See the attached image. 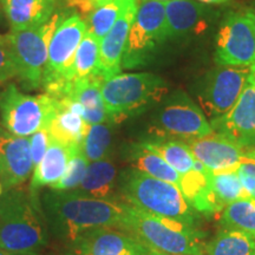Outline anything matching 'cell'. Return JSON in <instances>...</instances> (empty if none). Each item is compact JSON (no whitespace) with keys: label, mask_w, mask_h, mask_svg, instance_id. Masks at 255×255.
I'll return each instance as SVG.
<instances>
[{"label":"cell","mask_w":255,"mask_h":255,"mask_svg":"<svg viewBox=\"0 0 255 255\" xmlns=\"http://www.w3.org/2000/svg\"><path fill=\"white\" fill-rule=\"evenodd\" d=\"M40 203L49 232L69 247L75 246L81 235L91 229H121L127 210L123 200L95 199L78 190L49 189Z\"/></svg>","instance_id":"1"},{"label":"cell","mask_w":255,"mask_h":255,"mask_svg":"<svg viewBox=\"0 0 255 255\" xmlns=\"http://www.w3.org/2000/svg\"><path fill=\"white\" fill-rule=\"evenodd\" d=\"M36 196L17 189L0 196V248L14 255L41 252L47 245V225Z\"/></svg>","instance_id":"2"},{"label":"cell","mask_w":255,"mask_h":255,"mask_svg":"<svg viewBox=\"0 0 255 255\" xmlns=\"http://www.w3.org/2000/svg\"><path fill=\"white\" fill-rule=\"evenodd\" d=\"M122 231L164 255H206V234L200 227L152 215L127 203Z\"/></svg>","instance_id":"3"},{"label":"cell","mask_w":255,"mask_h":255,"mask_svg":"<svg viewBox=\"0 0 255 255\" xmlns=\"http://www.w3.org/2000/svg\"><path fill=\"white\" fill-rule=\"evenodd\" d=\"M120 194L124 202L161 218L176 220L200 227L201 214L174 184L128 169L121 175Z\"/></svg>","instance_id":"4"},{"label":"cell","mask_w":255,"mask_h":255,"mask_svg":"<svg viewBox=\"0 0 255 255\" xmlns=\"http://www.w3.org/2000/svg\"><path fill=\"white\" fill-rule=\"evenodd\" d=\"M169 94L167 82L150 72L119 73L102 83V97L110 123L141 114Z\"/></svg>","instance_id":"5"},{"label":"cell","mask_w":255,"mask_h":255,"mask_svg":"<svg viewBox=\"0 0 255 255\" xmlns=\"http://www.w3.org/2000/svg\"><path fill=\"white\" fill-rule=\"evenodd\" d=\"M87 31V20L77 12L64 18L58 25L51 39L49 58L41 82L46 95L56 100L65 97L72 84L76 52Z\"/></svg>","instance_id":"6"},{"label":"cell","mask_w":255,"mask_h":255,"mask_svg":"<svg viewBox=\"0 0 255 255\" xmlns=\"http://www.w3.org/2000/svg\"><path fill=\"white\" fill-rule=\"evenodd\" d=\"M64 18V12H55L39 27L11 31L6 36L17 63L18 77H20L28 89H37L41 85L49 58L51 39Z\"/></svg>","instance_id":"7"},{"label":"cell","mask_w":255,"mask_h":255,"mask_svg":"<svg viewBox=\"0 0 255 255\" xmlns=\"http://www.w3.org/2000/svg\"><path fill=\"white\" fill-rule=\"evenodd\" d=\"M152 132L157 138L191 141L214 132L210 122L186 92L176 90L162 100L152 121Z\"/></svg>","instance_id":"8"},{"label":"cell","mask_w":255,"mask_h":255,"mask_svg":"<svg viewBox=\"0 0 255 255\" xmlns=\"http://www.w3.org/2000/svg\"><path fill=\"white\" fill-rule=\"evenodd\" d=\"M58 105L52 96L25 95L14 85H8L0 97L2 128L12 135L30 137L49 127Z\"/></svg>","instance_id":"9"},{"label":"cell","mask_w":255,"mask_h":255,"mask_svg":"<svg viewBox=\"0 0 255 255\" xmlns=\"http://www.w3.org/2000/svg\"><path fill=\"white\" fill-rule=\"evenodd\" d=\"M165 40L168 33L164 4L141 0L128 36L122 68L132 69L149 62Z\"/></svg>","instance_id":"10"},{"label":"cell","mask_w":255,"mask_h":255,"mask_svg":"<svg viewBox=\"0 0 255 255\" xmlns=\"http://www.w3.org/2000/svg\"><path fill=\"white\" fill-rule=\"evenodd\" d=\"M214 59L218 65H255V13L242 11L226 14L216 34Z\"/></svg>","instance_id":"11"},{"label":"cell","mask_w":255,"mask_h":255,"mask_svg":"<svg viewBox=\"0 0 255 255\" xmlns=\"http://www.w3.org/2000/svg\"><path fill=\"white\" fill-rule=\"evenodd\" d=\"M251 68L218 65L201 82L197 91L200 108L209 121L221 117L237 103Z\"/></svg>","instance_id":"12"},{"label":"cell","mask_w":255,"mask_h":255,"mask_svg":"<svg viewBox=\"0 0 255 255\" xmlns=\"http://www.w3.org/2000/svg\"><path fill=\"white\" fill-rule=\"evenodd\" d=\"M214 132L227 137L245 150L255 149V65L237 103L221 117L209 121Z\"/></svg>","instance_id":"13"},{"label":"cell","mask_w":255,"mask_h":255,"mask_svg":"<svg viewBox=\"0 0 255 255\" xmlns=\"http://www.w3.org/2000/svg\"><path fill=\"white\" fill-rule=\"evenodd\" d=\"M76 255H148L152 250L119 228L91 229L72 247Z\"/></svg>","instance_id":"14"},{"label":"cell","mask_w":255,"mask_h":255,"mask_svg":"<svg viewBox=\"0 0 255 255\" xmlns=\"http://www.w3.org/2000/svg\"><path fill=\"white\" fill-rule=\"evenodd\" d=\"M33 169L30 138L12 135L0 128V183L4 189L21 186Z\"/></svg>","instance_id":"15"},{"label":"cell","mask_w":255,"mask_h":255,"mask_svg":"<svg viewBox=\"0 0 255 255\" xmlns=\"http://www.w3.org/2000/svg\"><path fill=\"white\" fill-rule=\"evenodd\" d=\"M186 143L197 161L210 173L235 171L247 154V150L216 132Z\"/></svg>","instance_id":"16"},{"label":"cell","mask_w":255,"mask_h":255,"mask_svg":"<svg viewBox=\"0 0 255 255\" xmlns=\"http://www.w3.org/2000/svg\"><path fill=\"white\" fill-rule=\"evenodd\" d=\"M164 6L168 39L200 36L209 26V11L196 0H171Z\"/></svg>","instance_id":"17"},{"label":"cell","mask_w":255,"mask_h":255,"mask_svg":"<svg viewBox=\"0 0 255 255\" xmlns=\"http://www.w3.org/2000/svg\"><path fill=\"white\" fill-rule=\"evenodd\" d=\"M139 1H135L128 6L113 28L101 40L100 64H98L97 73L103 77V81L121 73L128 36L137 13Z\"/></svg>","instance_id":"18"},{"label":"cell","mask_w":255,"mask_h":255,"mask_svg":"<svg viewBox=\"0 0 255 255\" xmlns=\"http://www.w3.org/2000/svg\"><path fill=\"white\" fill-rule=\"evenodd\" d=\"M58 102V109L47 127L51 137L65 145L82 144L90 124L83 117L81 105L69 98Z\"/></svg>","instance_id":"19"},{"label":"cell","mask_w":255,"mask_h":255,"mask_svg":"<svg viewBox=\"0 0 255 255\" xmlns=\"http://www.w3.org/2000/svg\"><path fill=\"white\" fill-rule=\"evenodd\" d=\"M102 83L103 77L100 73H92L87 78L73 82L64 97L81 105L83 117L89 124L110 123L102 97Z\"/></svg>","instance_id":"20"},{"label":"cell","mask_w":255,"mask_h":255,"mask_svg":"<svg viewBox=\"0 0 255 255\" xmlns=\"http://www.w3.org/2000/svg\"><path fill=\"white\" fill-rule=\"evenodd\" d=\"M11 31L37 28L56 12V0H1Z\"/></svg>","instance_id":"21"},{"label":"cell","mask_w":255,"mask_h":255,"mask_svg":"<svg viewBox=\"0 0 255 255\" xmlns=\"http://www.w3.org/2000/svg\"><path fill=\"white\" fill-rule=\"evenodd\" d=\"M70 152L71 145H65L52 138L43 159L33 169L30 184L32 196H36L40 188L51 187L63 177L68 168Z\"/></svg>","instance_id":"22"},{"label":"cell","mask_w":255,"mask_h":255,"mask_svg":"<svg viewBox=\"0 0 255 255\" xmlns=\"http://www.w3.org/2000/svg\"><path fill=\"white\" fill-rule=\"evenodd\" d=\"M117 187V169L114 162L104 158L101 161L90 162L87 174L76 190L85 195L101 200L115 199Z\"/></svg>","instance_id":"23"},{"label":"cell","mask_w":255,"mask_h":255,"mask_svg":"<svg viewBox=\"0 0 255 255\" xmlns=\"http://www.w3.org/2000/svg\"><path fill=\"white\" fill-rule=\"evenodd\" d=\"M139 144L161 156L180 176L191 173L201 165L186 142L170 138H156Z\"/></svg>","instance_id":"24"},{"label":"cell","mask_w":255,"mask_h":255,"mask_svg":"<svg viewBox=\"0 0 255 255\" xmlns=\"http://www.w3.org/2000/svg\"><path fill=\"white\" fill-rule=\"evenodd\" d=\"M129 162L131 163V168L136 170L148 176L174 184L180 189L181 176L177 171L174 170L161 156L144 148L139 143L133 146L130 152Z\"/></svg>","instance_id":"25"},{"label":"cell","mask_w":255,"mask_h":255,"mask_svg":"<svg viewBox=\"0 0 255 255\" xmlns=\"http://www.w3.org/2000/svg\"><path fill=\"white\" fill-rule=\"evenodd\" d=\"M206 255H255V238L232 228H221L206 246Z\"/></svg>","instance_id":"26"},{"label":"cell","mask_w":255,"mask_h":255,"mask_svg":"<svg viewBox=\"0 0 255 255\" xmlns=\"http://www.w3.org/2000/svg\"><path fill=\"white\" fill-rule=\"evenodd\" d=\"M209 180L213 196H214L216 207L219 208L220 213L226 206L231 205L235 201L251 197L242 186L240 178L235 171L210 173Z\"/></svg>","instance_id":"27"},{"label":"cell","mask_w":255,"mask_h":255,"mask_svg":"<svg viewBox=\"0 0 255 255\" xmlns=\"http://www.w3.org/2000/svg\"><path fill=\"white\" fill-rule=\"evenodd\" d=\"M222 228L239 229L255 238V199L247 197L226 206L220 213Z\"/></svg>","instance_id":"28"},{"label":"cell","mask_w":255,"mask_h":255,"mask_svg":"<svg viewBox=\"0 0 255 255\" xmlns=\"http://www.w3.org/2000/svg\"><path fill=\"white\" fill-rule=\"evenodd\" d=\"M101 40L90 31L85 32L79 44L73 63L72 83L87 78L98 71Z\"/></svg>","instance_id":"29"},{"label":"cell","mask_w":255,"mask_h":255,"mask_svg":"<svg viewBox=\"0 0 255 255\" xmlns=\"http://www.w3.org/2000/svg\"><path fill=\"white\" fill-rule=\"evenodd\" d=\"M139 0H113L109 4L95 8L87 19L88 30L102 40L123 14L130 4Z\"/></svg>","instance_id":"30"},{"label":"cell","mask_w":255,"mask_h":255,"mask_svg":"<svg viewBox=\"0 0 255 255\" xmlns=\"http://www.w3.org/2000/svg\"><path fill=\"white\" fill-rule=\"evenodd\" d=\"M111 142H113V132L109 124H90L82 143L83 152L89 162L108 158Z\"/></svg>","instance_id":"31"},{"label":"cell","mask_w":255,"mask_h":255,"mask_svg":"<svg viewBox=\"0 0 255 255\" xmlns=\"http://www.w3.org/2000/svg\"><path fill=\"white\" fill-rule=\"evenodd\" d=\"M89 163L90 162L88 161L84 152H83L82 144L71 145V152H70L69 163L65 174L63 175V177L58 182L49 187V189L56 191L76 190L82 183L83 178L85 177Z\"/></svg>","instance_id":"32"},{"label":"cell","mask_w":255,"mask_h":255,"mask_svg":"<svg viewBox=\"0 0 255 255\" xmlns=\"http://www.w3.org/2000/svg\"><path fill=\"white\" fill-rule=\"evenodd\" d=\"M235 173L250 196L255 199V149L247 151L246 157L239 164Z\"/></svg>","instance_id":"33"},{"label":"cell","mask_w":255,"mask_h":255,"mask_svg":"<svg viewBox=\"0 0 255 255\" xmlns=\"http://www.w3.org/2000/svg\"><path fill=\"white\" fill-rule=\"evenodd\" d=\"M18 77V66L7 38L0 40V83Z\"/></svg>","instance_id":"34"},{"label":"cell","mask_w":255,"mask_h":255,"mask_svg":"<svg viewBox=\"0 0 255 255\" xmlns=\"http://www.w3.org/2000/svg\"><path fill=\"white\" fill-rule=\"evenodd\" d=\"M28 138H30L32 162H33V167L36 168L40 163L41 159H43L47 149H49L50 143L52 141V137H51L49 128L46 127L40 129L36 133H33Z\"/></svg>","instance_id":"35"},{"label":"cell","mask_w":255,"mask_h":255,"mask_svg":"<svg viewBox=\"0 0 255 255\" xmlns=\"http://www.w3.org/2000/svg\"><path fill=\"white\" fill-rule=\"evenodd\" d=\"M113 0H71V4L76 7L81 8L82 11L91 12L95 8L101 7L105 4H109Z\"/></svg>","instance_id":"36"},{"label":"cell","mask_w":255,"mask_h":255,"mask_svg":"<svg viewBox=\"0 0 255 255\" xmlns=\"http://www.w3.org/2000/svg\"><path fill=\"white\" fill-rule=\"evenodd\" d=\"M203 5H226L229 4L232 0H196Z\"/></svg>","instance_id":"37"},{"label":"cell","mask_w":255,"mask_h":255,"mask_svg":"<svg viewBox=\"0 0 255 255\" xmlns=\"http://www.w3.org/2000/svg\"><path fill=\"white\" fill-rule=\"evenodd\" d=\"M0 255H14V254H11V253H8V252H6V251L1 250V248H0Z\"/></svg>","instance_id":"38"},{"label":"cell","mask_w":255,"mask_h":255,"mask_svg":"<svg viewBox=\"0 0 255 255\" xmlns=\"http://www.w3.org/2000/svg\"><path fill=\"white\" fill-rule=\"evenodd\" d=\"M154 1H157V2H162V4H167V2L171 1V0H154Z\"/></svg>","instance_id":"39"},{"label":"cell","mask_w":255,"mask_h":255,"mask_svg":"<svg viewBox=\"0 0 255 255\" xmlns=\"http://www.w3.org/2000/svg\"><path fill=\"white\" fill-rule=\"evenodd\" d=\"M21 255H43L40 252H34V253H27V254H21Z\"/></svg>","instance_id":"40"},{"label":"cell","mask_w":255,"mask_h":255,"mask_svg":"<svg viewBox=\"0 0 255 255\" xmlns=\"http://www.w3.org/2000/svg\"><path fill=\"white\" fill-rule=\"evenodd\" d=\"M4 191H5V189H4V187H2V184H1V183H0V196H1V195H2V193H4Z\"/></svg>","instance_id":"41"},{"label":"cell","mask_w":255,"mask_h":255,"mask_svg":"<svg viewBox=\"0 0 255 255\" xmlns=\"http://www.w3.org/2000/svg\"><path fill=\"white\" fill-rule=\"evenodd\" d=\"M148 255H164V254H161V253H157V252H155V251H152L151 253H149Z\"/></svg>","instance_id":"42"},{"label":"cell","mask_w":255,"mask_h":255,"mask_svg":"<svg viewBox=\"0 0 255 255\" xmlns=\"http://www.w3.org/2000/svg\"><path fill=\"white\" fill-rule=\"evenodd\" d=\"M4 39H6V37H2L1 34H0V40H4Z\"/></svg>","instance_id":"43"}]
</instances>
